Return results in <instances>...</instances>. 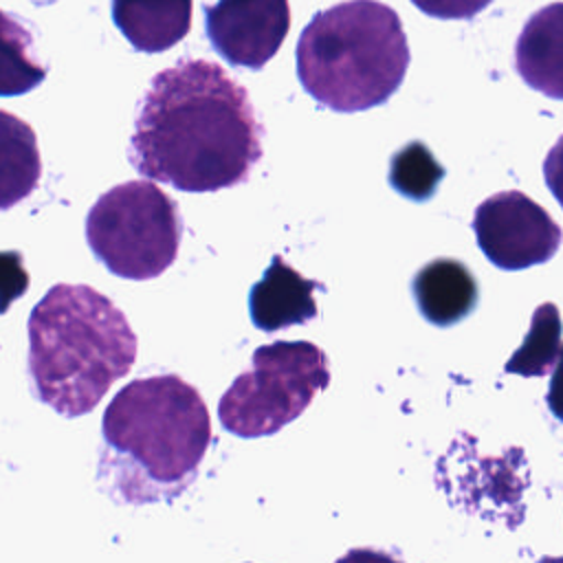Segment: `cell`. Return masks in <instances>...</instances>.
I'll return each instance as SVG.
<instances>
[{"label": "cell", "mask_w": 563, "mask_h": 563, "mask_svg": "<svg viewBox=\"0 0 563 563\" xmlns=\"http://www.w3.org/2000/svg\"><path fill=\"white\" fill-rule=\"evenodd\" d=\"M262 136L246 88L216 62L183 57L143 92L128 158L150 180L207 194L249 180Z\"/></svg>", "instance_id": "cell-1"}, {"label": "cell", "mask_w": 563, "mask_h": 563, "mask_svg": "<svg viewBox=\"0 0 563 563\" xmlns=\"http://www.w3.org/2000/svg\"><path fill=\"white\" fill-rule=\"evenodd\" d=\"M99 482L125 504L178 497L198 475L211 442L200 391L176 374L147 376L114 394L101 420Z\"/></svg>", "instance_id": "cell-2"}, {"label": "cell", "mask_w": 563, "mask_h": 563, "mask_svg": "<svg viewBox=\"0 0 563 563\" xmlns=\"http://www.w3.org/2000/svg\"><path fill=\"white\" fill-rule=\"evenodd\" d=\"M26 328L33 394L66 418L92 411L136 358L125 314L84 284L53 286L31 310Z\"/></svg>", "instance_id": "cell-3"}, {"label": "cell", "mask_w": 563, "mask_h": 563, "mask_svg": "<svg viewBox=\"0 0 563 563\" xmlns=\"http://www.w3.org/2000/svg\"><path fill=\"white\" fill-rule=\"evenodd\" d=\"M303 90L334 112L385 103L409 68V44L398 13L378 0H347L317 13L297 42Z\"/></svg>", "instance_id": "cell-4"}, {"label": "cell", "mask_w": 563, "mask_h": 563, "mask_svg": "<svg viewBox=\"0 0 563 563\" xmlns=\"http://www.w3.org/2000/svg\"><path fill=\"white\" fill-rule=\"evenodd\" d=\"M178 205L152 180H130L103 191L86 216V242L117 277L145 282L165 273L178 255Z\"/></svg>", "instance_id": "cell-5"}, {"label": "cell", "mask_w": 563, "mask_h": 563, "mask_svg": "<svg viewBox=\"0 0 563 563\" xmlns=\"http://www.w3.org/2000/svg\"><path fill=\"white\" fill-rule=\"evenodd\" d=\"M330 383L328 358L310 341H275L253 352L251 369L233 378L218 402L222 427L240 438L273 435Z\"/></svg>", "instance_id": "cell-6"}, {"label": "cell", "mask_w": 563, "mask_h": 563, "mask_svg": "<svg viewBox=\"0 0 563 563\" xmlns=\"http://www.w3.org/2000/svg\"><path fill=\"white\" fill-rule=\"evenodd\" d=\"M477 246L501 271L545 264L561 246V227L523 191H497L473 216Z\"/></svg>", "instance_id": "cell-7"}, {"label": "cell", "mask_w": 563, "mask_h": 563, "mask_svg": "<svg viewBox=\"0 0 563 563\" xmlns=\"http://www.w3.org/2000/svg\"><path fill=\"white\" fill-rule=\"evenodd\" d=\"M290 29L288 0H218L205 9V31L231 66L264 68Z\"/></svg>", "instance_id": "cell-8"}, {"label": "cell", "mask_w": 563, "mask_h": 563, "mask_svg": "<svg viewBox=\"0 0 563 563\" xmlns=\"http://www.w3.org/2000/svg\"><path fill=\"white\" fill-rule=\"evenodd\" d=\"M317 288L323 286L314 279H306L282 255H273L271 266L249 292L253 325L264 332H275L312 321L319 312L314 299Z\"/></svg>", "instance_id": "cell-9"}, {"label": "cell", "mask_w": 563, "mask_h": 563, "mask_svg": "<svg viewBox=\"0 0 563 563\" xmlns=\"http://www.w3.org/2000/svg\"><path fill=\"white\" fill-rule=\"evenodd\" d=\"M515 70L537 92L563 101V2L534 11L515 44Z\"/></svg>", "instance_id": "cell-10"}, {"label": "cell", "mask_w": 563, "mask_h": 563, "mask_svg": "<svg viewBox=\"0 0 563 563\" xmlns=\"http://www.w3.org/2000/svg\"><path fill=\"white\" fill-rule=\"evenodd\" d=\"M411 292L420 314L440 328H449L468 317L479 297L473 273L453 257L427 262L411 279Z\"/></svg>", "instance_id": "cell-11"}, {"label": "cell", "mask_w": 563, "mask_h": 563, "mask_svg": "<svg viewBox=\"0 0 563 563\" xmlns=\"http://www.w3.org/2000/svg\"><path fill=\"white\" fill-rule=\"evenodd\" d=\"M194 0H112V20L132 48L163 53L191 26Z\"/></svg>", "instance_id": "cell-12"}, {"label": "cell", "mask_w": 563, "mask_h": 563, "mask_svg": "<svg viewBox=\"0 0 563 563\" xmlns=\"http://www.w3.org/2000/svg\"><path fill=\"white\" fill-rule=\"evenodd\" d=\"M2 209L26 198L40 178V152L31 128L2 112Z\"/></svg>", "instance_id": "cell-13"}, {"label": "cell", "mask_w": 563, "mask_h": 563, "mask_svg": "<svg viewBox=\"0 0 563 563\" xmlns=\"http://www.w3.org/2000/svg\"><path fill=\"white\" fill-rule=\"evenodd\" d=\"M563 323L554 303H541L530 319V330L523 343L506 361L504 372L519 374L523 378L545 376L554 369L561 354Z\"/></svg>", "instance_id": "cell-14"}, {"label": "cell", "mask_w": 563, "mask_h": 563, "mask_svg": "<svg viewBox=\"0 0 563 563\" xmlns=\"http://www.w3.org/2000/svg\"><path fill=\"white\" fill-rule=\"evenodd\" d=\"M442 176L444 167L420 141H411L409 145L400 147L389 163V185L416 202L429 200L435 194Z\"/></svg>", "instance_id": "cell-15"}, {"label": "cell", "mask_w": 563, "mask_h": 563, "mask_svg": "<svg viewBox=\"0 0 563 563\" xmlns=\"http://www.w3.org/2000/svg\"><path fill=\"white\" fill-rule=\"evenodd\" d=\"M31 37L29 33L13 24L9 15H4V53H2V95H20L37 86L46 70L37 66V62L29 55Z\"/></svg>", "instance_id": "cell-16"}, {"label": "cell", "mask_w": 563, "mask_h": 563, "mask_svg": "<svg viewBox=\"0 0 563 563\" xmlns=\"http://www.w3.org/2000/svg\"><path fill=\"white\" fill-rule=\"evenodd\" d=\"M424 15L438 20H471L493 0H411Z\"/></svg>", "instance_id": "cell-17"}, {"label": "cell", "mask_w": 563, "mask_h": 563, "mask_svg": "<svg viewBox=\"0 0 563 563\" xmlns=\"http://www.w3.org/2000/svg\"><path fill=\"white\" fill-rule=\"evenodd\" d=\"M543 178H545V185L552 191V196L563 207V134L559 136V141L545 154Z\"/></svg>", "instance_id": "cell-18"}, {"label": "cell", "mask_w": 563, "mask_h": 563, "mask_svg": "<svg viewBox=\"0 0 563 563\" xmlns=\"http://www.w3.org/2000/svg\"><path fill=\"white\" fill-rule=\"evenodd\" d=\"M545 402L548 409L552 411V416L556 420H563V345H561V354L559 361L552 369V378H550V389L545 394Z\"/></svg>", "instance_id": "cell-19"}]
</instances>
